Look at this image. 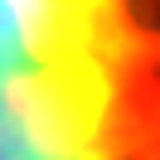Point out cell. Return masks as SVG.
<instances>
[{"label": "cell", "instance_id": "1", "mask_svg": "<svg viewBox=\"0 0 160 160\" xmlns=\"http://www.w3.org/2000/svg\"><path fill=\"white\" fill-rule=\"evenodd\" d=\"M0 160H160V0H5Z\"/></svg>", "mask_w": 160, "mask_h": 160}]
</instances>
